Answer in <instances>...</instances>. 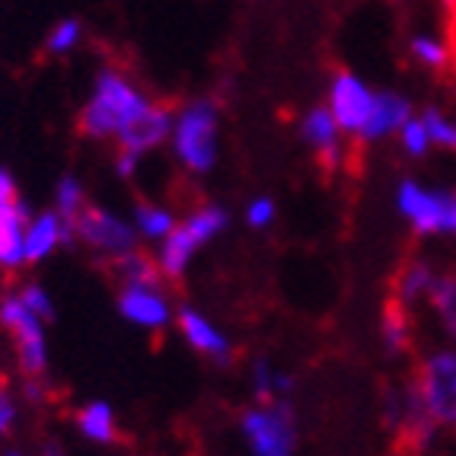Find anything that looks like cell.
<instances>
[{
  "instance_id": "cell-35",
  "label": "cell",
  "mask_w": 456,
  "mask_h": 456,
  "mask_svg": "<svg viewBox=\"0 0 456 456\" xmlns=\"http://www.w3.org/2000/svg\"><path fill=\"white\" fill-rule=\"evenodd\" d=\"M137 163H141V157H134V153L118 151V157H115V169H118L122 179H131V175L137 173Z\"/></svg>"
},
{
  "instance_id": "cell-25",
  "label": "cell",
  "mask_w": 456,
  "mask_h": 456,
  "mask_svg": "<svg viewBox=\"0 0 456 456\" xmlns=\"http://www.w3.org/2000/svg\"><path fill=\"white\" fill-rule=\"evenodd\" d=\"M428 300L441 320V329L456 342V274H437Z\"/></svg>"
},
{
  "instance_id": "cell-23",
  "label": "cell",
  "mask_w": 456,
  "mask_h": 456,
  "mask_svg": "<svg viewBox=\"0 0 456 456\" xmlns=\"http://www.w3.org/2000/svg\"><path fill=\"white\" fill-rule=\"evenodd\" d=\"M112 274L122 284H160V278H163L160 268H157V259H151V256L141 249L112 259Z\"/></svg>"
},
{
  "instance_id": "cell-30",
  "label": "cell",
  "mask_w": 456,
  "mask_h": 456,
  "mask_svg": "<svg viewBox=\"0 0 456 456\" xmlns=\"http://www.w3.org/2000/svg\"><path fill=\"white\" fill-rule=\"evenodd\" d=\"M399 144H403V151L409 153V157H415V160L431 151V137H428V128H425V122H421V115H411L409 122L399 128Z\"/></svg>"
},
{
  "instance_id": "cell-34",
  "label": "cell",
  "mask_w": 456,
  "mask_h": 456,
  "mask_svg": "<svg viewBox=\"0 0 456 456\" xmlns=\"http://www.w3.org/2000/svg\"><path fill=\"white\" fill-rule=\"evenodd\" d=\"M20 201V191H16V179L10 175V169L0 167V208H10Z\"/></svg>"
},
{
  "instance_id": "cell-3",
  "label": "cell",
  "mask_w": 456,
  "mask_h": 456,
  "mask_svg": "<svg viewBox=\"0 0 456 456\" xmlns=\"http://www.w3.org/2000/svg\"><path fill=\"white\" fill-rule=\"evenodd\" d=\"M249 456H294L297 450V415L290 399H278L268 405H252L240 419Z\"/></svg>"
},
{
  "instance_id": "cell-19",
  "label": "cell",
  "mask_w": 456,
  "mask_h": 456,
  "mask_svg": "<svg viewBox=\"0 0 456 456\" xmlns=\"http://www.w3.org/2000/svg\"><path fill=\"white\" fill-rule=\"evenodd\" d=\"M77 428H80V434L93 444L118 441V421H115V411H112V405L102 403V399L86 403L84 409L77 411Z\"/></svg>"
},
{
  "instance_id": "cell-21",
  "label": "cell",
  "mask_w": 456,
  "mask_h": 456,
  "mask_svg": "<svg viewBox=\"0 0 456 456\" xmlns=\"http://www.w3.org/2000/svg\"><path fill=\"white\" fill-rule=\"evenodd\" d=\"M380 335H383V348L389 354H403L411 345V322H409V310H405L399 300H387L380 316Z\"/></svg>"
},
{
  "instance_id": "cell-7",
  "label": "cell",
  "mask_w": 456,
  "mask_h": 456,
  "mask_svg": "<svg viewBox=\"0 0 456 456\" xmlns=\"http://www.w3.org/2000/svg\"><path fill=\"white\" fill-rule=\"evenodd\" d=\"M74 236L86 249H93L102 259H118L137 249V230L134 224L122 221L118 214L106 211V208L86 205L84 211L77 214L74 221Z\"/></svg>"
},
{
  "instance_id": "cell-6",
  "label": "cell",
  "mask_w": 456,
  "mask_h": 456,
  "mask_svg": "<svg viewBox=\"0 0 456 456\" xmlns=\"http://www.w3.org/2000/svg\"><path fill=\"white\" fill-rule=\"evenodd\" d=\"M421 403L437 428H456V348L431 351L415 377Z\"/></svg>"
},
{
  "instance_id": "cell-17",
  "label": "cell",
  "mask_w": 456,
  "mask_h": 456,
  "mask_svg": "<svg viewBox=\"0 0 456 456\" xmlns=\"http://www.w3.org/2000/svg\"><path fill=\"white\" fill-rule=\"evenodd\" d=\"M201 246L195 243V236L179 224L167 240H160V249H157V268H160L163 278L169 281H179L185 272H189L191 259H195V252Z\"/></svg>"
},
{
  "instance_id": "cell-11",
  "label": "cell",
  "mask_w": 456,
  "mask_h": 456,
  "mask_svg": "<svg viewBox=\"0 0 456 456\" xmlns=\"http://www.w3.org/2000/svg\"><path fill=\"white\" fill-rule=\"evenodd\" d=\"M175 320H179L183 338L198 351V354H205V358L214 361V364H230V361H233V345H230V338L208 320L205 313H198L195 306H183Z\"/></svg>"
},
{
  "instance_id": "cell-37",
  "label": "cell",
  "mask_w": 456,
  "mask_h": 456,
  "mask_svg": "<svg viewBox=\"0 0 456 456\" xmlns=\"http://www.w3.org/2000/svg\"><path fill=\"white\" fill-rule=\"evenodd\" d=\"M45 456H64V453H61V447H58V444H48V447H45Z\"/></svg>"
},
{
  "instance_id": "cell-26",
  "label": "cell",
  "mask_w": 456,
  "mask_h": 456,
  "mask_svg": "<svg viewBox=\"0 0 456 456\" xmlns=\"http://www.w3.org/2000/svg\"><path fill=\"white\" fill-rule=\"evenodd\" d=\"M409 54L411 61L421 64V68L428 70H447L450 68V45L447 42H441L437 36H425V32H419V36L409 38Z\"/></svg>"
},
{
  "instance_id": "cell-27",
  "label": "cell",
  "mask_w": 456,
  "mask_h": 456,
  "mask_svg": "<svg viewBox=\"0 0 456 456\" xmlns=\"http://www.w3.org/2000/svg\"><path fill=\"white\" fill-rule=\"evenodd\" d=\"M86 208V195H84V185L77 175H61V183L54 189V211L61 214L64 224H74L77 214Z\"/></svg>"
},
{
  "instance_id": "cell-13",
  "label": "cell",
  "mask_w": 456,
  "mask_h": 456,
  "mask_svg": "<svg viewBox=\"0 0 456 456\" xmlns=\"http://www.w3.org/2000/svg\"><path fill=\"white\" fill-rule=\"evenodd\" d=\"M74 236V224H64L58 211H38L26 224V265L48 259L58 246H70Z\"/></svg>"
},
{
  "instance_id": "cell-31",
  "label": "cell",
  "mask_w": 456,
  "mask_h": 456,
  "mask_svg": "<svg viewBox=\"0 0 456 456\" xmlns=\"http://www.w3.org/2000/svg\"><path fill=\"white\" fill-rule=\"evenodd\" d=\"M16 294H20V300H23V304L29 306L42 322L54 320V304H52V297H48V290L42 288V284H26V288H20Z\"/></svg>"
},
{
  "instance_id": "cell-28",
  "label": "cell",
  "mask_w": 456,
  "mask_h": 456,
  "mask_svg": "<svg viewBox=\"0 0 456 456\" xmlns=\"http://www.w3.org/2000/svg\"><path fill=\"white\" fill-rule=\"evenodd\" d=\"M80 38H84V23L74 20V16H68V20H61L58 26H52V32H48V38H45V52L64 58V54H70L80 45Z\"/></svg>"
},
{
  "instance_id": "cell-5",
  "label": "cell",
  "mask_w": 456,
  "mask_h": 456,
  "mask_svg": "<svg viewBox=\"0 0 456 456\" xmlns=\"http://www.w3.org/2000/svg\"><path fill=\"white\" fill-rule=\"evenodd\" d=\"M0 326L13 338L20 370L32 380H42L48 370V345H45V322L20 300V294H7L0 300Z\"/></svg>"
},
{
  "instance_id": "cell-10",
  "label": "cell",
  "mask_w": 456,
  "mask_h": 456,
  "mask_svg": "<svg viewBox=\"0 0 456 456\" xmlns=\"http://www.w3.org/2000/svg\"><path fill=\"white\" fill-rule=\"evenodd\" d=\"M300 137H304V144L310 147V151H316V157H320L326 173L338 169V163H342V157H345V141H342L345 134H342V128H338V122L332 118V112H329V106L310 109V112L300 118Z\"/></svg>"
},
{
  "instance_id": "cell-32",
  "label": "cell",
  "mask_w": 456,
  "mask_h": 456,
  "mask_svg": "<svg viewBox=\"0 0 456 456\" xmlns=\"http://www.w3.org/2000/svg\"><path fill=\"white\" fill-rule=\"evenodd\" d=\"M274 217H278V208H274L272 198H252L249 208H246V224H249L252 230H265L274 224Z\"/></svg>"
},
{
  "instance_id": "cell-15",
  "label": "cell",
  "mask_w": 456,
  "mask_h": 456,
  "mask_svg": "<svg viewBox=\"0 0 456 456\" xmlns=\"http://www.w3.org/2000/svg\"><path fill=\"white\" fill-rule=\"evenodd\" d=\"M32 217L29 201H16L10 208H0V268L16 272L26 265V224Z\"/></svg>"
},
{
  "instance_id": "cell-33",
  "label": "cell",
  "mask_w": 456,
  "mask_h": 456,
  "mask_svg": "<svg viewBox=\"0 0 456 456\" xmlns=\"http://www.w3.org/2000/svg\"><path fill=\"white\" fill-rule=\"evenodd\" d=\"M16 399L10 393H4L0 389V434H10L13 431V425H16Z\"/></svg>"
},
{
  "instance_id": "cell-20",
  "label": "cell",
  "mask_w": 456,
  "mask_h": 456,
  "mask_svg": "<svg viewBox=\"0 0 456 456\" xmlns=\"http://www.w3.org/2000/svg\"><path fill=\"white\" fill-rule=\"evenodd\" d=\"M290 389H294L290 373L278 370L268 358H256V364H252V393H256V403L268 405V403H278V399H288Z\"/></svg>"
},
{
  "instance_id": "cell-4",
  "label": "cell",
  "mask_w": 456,
  "mask_h": 456,
  "mask_svg": "<svg viewBox=\"0 0 456 456\" xmlns=\"http://www.w3.org/2000/svg\"><path fill=\"white\" fill-rule=\"evenodd\" d=\"M395 208L421 236H456V189H425L403 179L395 189Z\"/></svg>"
},
{
  "instance_id": "cell-16",
  "label": "cell",
  "mask_w": 456,
  "mask_h": 456,
  "mask_svg": "<svg viewBox=\"0 0 456 456\" xmlns=\"http://www.w3.org/2000/svg\"><path fill=\"white\" fill-rule=\"evenodd\" d=\"M395 431L403 434L405 444H409L411 450H428L434 444V431H437V425H434V419L428 415V409H425V403H421L419 387H415V383H409V387L403 389V415H399Z\"/></svg>"
},
{
  "instance_id": "cell-12",
  "label": "cell",
  "mask_w": 456,
  "mask_h": 456,
  "mask_svg": "<svg viewBox=\"0 0 456 456\" xmlns=\"http://www.w3.org/2000/svg\"><path fill=\"white\" fill-rule=\"evenodd\" d=\"M173 125H175L173 109L163 106V102H153L151 112H147L141 122H134L128 131H122V134L115 137V144H118V151H125V153L144 157V153H151L153 147L167 144L169 137H173Z\"/></svg>"
},
{
  "instance_id": "cell-38",
  "label": "cell",
  "mask_w": 456,
  "mask_h": 456,
  "mask_svg": "<svg viewBox=\"0 0 456 456\" xmlns=\"http://www.w3.org/2000/svg\"><path fill=\"white\" fill-rule=\"evenodd\" d=\"M7 456H20V453H7Z\"/></svg>"
},
{
  "instance_id": "cell-9",
  "label": "cell",
  "mask_w": 456,
  "mask_h": 456,
  "mask_svg": "<svg viewBox=\"0 0 456 456\" xmlns=\"http://www.w3.org/2000/svg\"><path fill=\"white\" fill-rule=\"evenodd\" d=\"M118 313L131 326L147 329V332H160L173 322V304L160 284H122Z\"/></svg>"
},
{
  "instance_id": "cell-8",
  "label": "cell",
  "mask_w": 456,
  "mask_h": 456,
  "mask_svg": "<svg viewBox=\"0 0 456 456\" xmlns=\"http://www.w3.org/2000/svg\"><path fill=\"white\" fill-rule=\"evenodd\" d=\"M373 99L377 93L361 80L358 74H351V70H338L332 77V84H329V112L332 118L338 122L342 134L358 137L364 131L367 118L373 112Z\"/></svg>"
},
{
  "instance_id": "cell-14",
  "label": "cell",
  "mask_w": 456,
  "mask_h": 456,
  "mask_svg": "<svg viewBox=\"0 0 456 456\" xmlns=\"http://www.w3.org/2000/svg\"><path fill=\"white\" fill-rule=\"evenodd\" d=\"M409 118H411V102L403 96V93H393V90L377 93V99H373V112H370V118H367L364 131L358 134V141L377 144V141H383V137L399 134V128H403Z\"/></svg>"
},
{
  "instance_id": "cell-24",
  "label": "cell",
  "mask_w": 456,
  "mask_h": 456,
  "mask_svg": "<svg viewBox=\"0 0 456 456\" xmlns=\"http://www.w3.org/2000/svg\"><path fill=\"white\" fill-rule=\"evenodd\" d=\"M183 227L195 236L198 246H208L211 240H217V236L230 227V214L224 211L221 205H205V208H198V211H191L183 221Z\"/></svg>"
},
{
  "instance_id": "cell-36",
  "label": "cell",
  "mask_w": 456,
  "mask_h": 456,
  "mask_svg": "<svg viewBox=\"0 0 456 456\" xmlns=\"http://www.w3.org/2000/svg\"><path fill=\"white\" fill-rule=\"evenodd\" d=\"M26 395H29L32 403H42V399H45V393H42V380H32L29 377V383H26Z\"/></svg>"
},
{
  "instance_id": "cell-1",
  "label": "cell",
  "mask_w": 456,
  "mask_h": 456,
  "mask_svg": "<svg viewBox=\"0 0 456 456\" xmlns=\"http://www.w3.org/2000/svg\"><path fill=\"white\" fill-rule=\"evenodd\" d=\"M153 99L131 80L125 70L102 68L96 74V84L86 99L84 112L77 118V128L93 141H109L128 131L134 122H141L151 112Z\"/></svg>"
},
{
  "instance_id": "cell-18",
  "label": "cell",
  "mask_w": 456,
  "mask_h": 456,
  "mask_svg": "<svg viewBox=\"0 0 456 456\" xmlns=\"http://www.w3.org/2000/svg\"><path fill=\"white\" fill-rule=\"evenodd\" d=\"M434 278H437V272H434L431 262L409 259L403 268H399V274H395L393 297L405 306V310H411V304H419V300H425V297L431 294Z\"/></svg>"
},
{
  "instance_id": "cell-29",
  "label": "cell",
  "mask_w": 456,
  "mask_h": 456,
  "mask_svg": "<svg viewBox=\"0 0 456 456\" xmlns=\"http://www.w3.org/2000/svg\"><path fill=\"white\" fill-rule=\"evenodd\" d=\"M421 122L431 137V147H441V151H456V122L450 115H444L441 109H425L421 112Z\"/></svg>"
},
{
  "instance_id": "cell-2",
  "label": "cell",
  "mask_w": 456,
  "mask_h": 456,
  "mask_svg": "<svg viewBox=\"0 0 456 456\" xmlns=\"http://www.w3.org/2000/svg\"><path fill=\"white\" fill-rule=\"evenodd\" d=\"M173 153L189 173L205 175L217 163L221 151V109L214 99H191L175 112Z\"/></svg>"
},
{
  "instance_id": "cell-22",
  "label": "cell",
  "mask_w": 456,
  "mask_h": 456,
  "mask_svg": "<svg viewBox=\"0 0 456 456\" xmlns=\"http://www.w3.org/2000/svg\"><path fill=\"white\" fill-rule=\"evenodd\" d=\"M131 224H134L137 236H144L151 243H160V240H167V236L179 227L173 211H167V208H160V205H151V201H137L134 221Z\"/></svg>"
}]
</instances>
